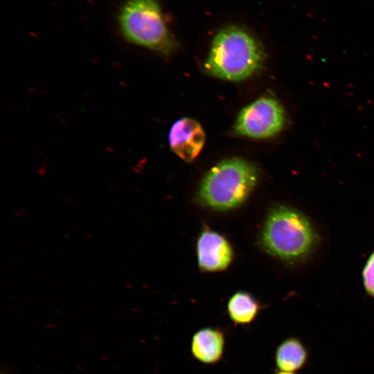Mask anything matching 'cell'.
Listing matches in <instances>:
<instances>
[{
    "instance_id": "cell-1",
    "label": "cell",
    "mask_w": 374,
    "mask_h": 374,
    "mask_svg": "<svg viewBox=\"0 0 374 374\" xmlns=\"http://www.w3.org/2000/svg\"><path fill=\"white\" fill-rule=\"evenodd\" d=\"M320 240L310 217L286 205L277 206L269 211L260 235L262 247L289 264L308 260L317 249Z\"/></svg>"
},
{
    "instance_id": "cell-2",
    "label": "cell",
    "mask_w": 374,
    "mask_h": 374,
    "mask_svg": "<svg viewBox=\"0 0 374 374\" xmlns=\"http://www.w3.org/2000/svg\"><path fill=\"white\" fill-rule=\"evenodd\" d=\"M265 59L261 44L248 31L231 26L215 35L204 69L214 77L240 81L258 71Z\"/></svg>"
},
{
    "instance_id": "cell-3",
    "label": "cell",
    "mask_w": 374,
    "mask_h": 374,
    "mask_svg": "<svg viewBox=\"0 0 374 374\" xmlns=\"http://www.w3.org/2000/svg\"><path fill=\"white\" fill-rule=\"evenodd\" d=\"M259 172L249 161L233 157L211 168L202 179L197 198L204 206L227 211L240 206L257 184Z\"/></svg>"
},
{
    "instance_id": "cell-4",
    "label": "cell",
    "mask_w": 374,
    "mask_h": 374,
    "mask_svg": "<svg viewBox=\"0 0 374 374\" xmlns=\"http://www.w3.org/2000/svg\"><path fill=\"white\" fill-rule=\"evenodd\" d=\"M118 21L123 36L130 42L166 55L177 46L156 0H127Z\"/></svg>"
},
{
    "instance_id": "cell-5",
    "label": "cell",
    "mask_w": 374,
    "mask_h": 374,
    "mask_svg": "<svg viewBox=\"0 0 374 374\" xmlns=\"http://www.w3.org/2000/svg\"><path fill=\"white\" fill-rule=\"evenodd\" d=\"M285 123V113L280 103L270 96L261 97L239 113L234 131L240 136L266 139L279 133Z\"/></svg>"
},
{
    "instance_id": "cell-6",
    "label": "cell",
    "mask_w": 374,
    "mask_h": 374,
    "mask_svg": "<svg viewBox=\"0 0 374 374\" xmlns=\"http://www.w3.org/2000/svg\"><path fill=\"white\" fill-rule=\"evenodd\" d=\"M205 133L195 120L184 117L171 127L168 142L171 150L186 162L193 161L200 153L205 142Z\"/></svg>"
},
{
    "instance_id": "cell-7",
    "label": "cell",
    "mask_w": 374,
    "mask_h": 374,
    "mask_svg": "<svg viewBox=\"0 0 374 374\" xmlns=\"http://www.w3.org/2000/svg\"><path fill=\"white\" fill-rule=\"evenodd\" d=\"M198 265L205 271H222L228 267L233 258L229 242L220 234L204 229L197 242Z\"/></svg>"
},
{
    "instance_id": "cell-8",
    "label": "cell",
    "mask_w": 374,
    "mask_h": 374,
    "mask_svg": "<svg viewBox=\"0 0 374 374\" xmlns=\"http://www.w3.org/2000/svg\"><path fill=\"white\" fill-rule=\"evenodd\" d=\"M225 346L224 332L214 328H204L193 335L190 352L193 357L205 364H215L222 357Z\"/></svg>"
},
{
    "instance_id": "cell-9",
    "label": "cell",
    "mask_w": 374,
    "mask_h": 374,
    "mask_svg": "<svg viewBox=\"0 0 374 374\" xmlns=\"http://www.w3.org/2000/svg\"><path fill=\"white\" fill-rule=\"evenodd\" d=\"M308 359L307 347L300 339L295 337L283 340L276 347L274 357L278 371L292 373L302 369Z\"/></svg>"
},
{
    "instance_id": "cell-10",
    "label": "cell",
    "mask_w": 374,
    "mask_h": 374,
    "mask_svg": "<svg viewBox=\"0 0 374 374\" xmlns=\"http://www.w3.org/2000/svg\"><path fill=\"white\" fill-rule=\"evenodd\" d=\"M260 309L258 301L249 292H237L229 300L227 312L235 325H248L256 318Z\"/></svg>"
},
{
    "instance_id": "cell-11",
    "label": "cell",
    "mask_w": 374,
    "mask_h": 374,
    "mask_svg": "<svg viewBox=\"0 0 374 374\" xmlns=\"http://www.w3.org/2000/svg\"><path fill=\"white\" fill-rule=\"evenodd\" d=\"M362 278L366 293L374 298V251L366 262L362 271Z\"/></svg>"
},
{
    "instance_id": "cell-12",
    "label": "cell",
    "mask_w": 374,
    "mask_h": 374,
    "mask_svg": "<svg viewBox=\"0 0 374 374\" xmlns=\"http://www.w3.org/2000/svg\"><path fill=\"white\" fill-rule=\"evenodd\" d=\"M274 374H296V373H292V372H286V371H278Z\"/></svg>"
}]
</instances>
